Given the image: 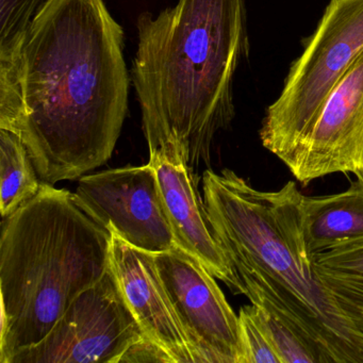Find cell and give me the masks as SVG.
Returning <instances> with one entry per match:
<instances>
[{"mask_svg":"<svg viewBox=\"0 0 363 363\" xmlns=\"http://www.w3.org/2000/svg\"><path fill=\"white\" fill-rule=\"evenodd\" d=\"M203 190L214 238L250 303L288 323L318 363H363V343L320 282L306 247L303 195L295 182L263 192L231 169H208Z\"/></svg>","mask_w":363,"mask_h":363,"instance_id":"cell-3","label":"cell"},{"mask_svg":"<svg viewBox=\"0 0 363 363\" xmlns=\"http://www.w3.org/2000/svg\"><path fill=\"white\" fill-rule=\"evenodd\" d=\"M112 233L75 193L42 182L4 218L0 239V363L39 343L72 301L110 269Z\"/></svg>","mask_w":363,"mask_h":363,"instance_id":"cell-4","label":"cell"},{"mask_svg":"<svg viewBox=\"0 0 363 363\" xmlns=\"http://www.w3.org/2000/svg\"><path fill=\"white\" fill-rule=\"evenodd\" d=\"M239 325L242 363H281L248 305L240 309Z\"/></svg>","mask_w":363,"mask_h":363,"instance_id":"cell-17","label":"cell"},{"mask_svg":"<svg viewBox=\"0 0 363 363\" xmlns=\"http://www.w3.org/2000/svg\"><path fill=\"white\" fill-rule=\"evenodd\" d=\"M175 363L162 347L148 337H142L123 354L118 363Z\"/></svg>","mask_w":363,"mask_h":363,"instance_id":"cell-19","label":"cell"},{"mask_svg":"<svg viewBox=\"0 0 363 363\" xmlns=\"http://www.w3.org/2000/svg\"><path fill=\"white\" fill-rule=\"evenodd\" d=\"M363 50V0H330L259 135L284 165L311 130L327 97Z\"/></svg>","mask_w":363,"mask_h":363,"instance_id":"cell-5","label":"cell"},{"mask_svg":"<svg viewBox=\"0 0 363 363\" xmlns=\"http://www.w3.org/2000/svg\"><path fill=\"white\" fill-rule=\"evenodd\" d=\"M75 195L97 222L135 247L152 254L177 247L150 162L82 176Z\"/></svg>","mask_w":363,"mask_h":363,"instance_id":"cell-7","label":"cell"},{"mask_svg":"<svg viewBox=\"0 0 363 363\" xmlns=\"http://www.w3.org/2000/svg\"><path fill=\"white\" fill-rule=\"evenodd\" d=\"M248 307L281 363H318L311 347L275 312L254 303Z\"/></svg>","mask_w":363,"mask_h":363,"instance_id":"cell-15","label":"cell"},{"mask_svg":"<svg viewBox=\"0 0 363 363\" xmlns=\"http://www.w3.org/2000/svg\"><path fill=\"white\" fill-rule=\"evenodd\" d=\"M303 230L312 257L363 239V171L350 188L327 196H303Z\"/></svg>","mask_w":363,"mask_h":363,"instance_id":"cell-12","label":"cell"},{"mask_svg":"<svg viewBox=\"0 0 363 363\" xmlns=\"http://www.w3.org/2000/svg\"><path fill=\"white\" fill-rule=\"evenodd\" d=\"M150 163L156 169L176 245L199 260L233 293L243 295L241 282L214 238L199 194L197 174L184 157L156 158Z\"/></svg>","mask_w":363,"mask_h":363,"instance_id":"cell-11","label":"cell"},{"mask_svg":"<svg viewBox=\"0 0 363 363\" xmlns=\"http://www.w3.org/2000/svg\"><path fill=\"white\" fill-rule=\"evenodd\" d=\"M42 182L22 137L0 129V212L3 218L37 196Z\"/></svg>","mask_w":363,"mask_h":363,"instance_id":"cell-13","label":"cell"},{"mask_svg":"<svg viewBox=\"0 0 363 363\" xmlns=\"http://www.w3.org/2000/svg\"><path fill=\"white\" fill-rule=\"evenodd\" d=\"M131 82L150 160L209 167L216 133L235 118L233 80L248 52L244 0H179L140 14Z\"/></svg>","mask_w":363,"mask_h":363,"instance_id":"cell-2","label":"cell"},{"mask_svg":"<svg viewBox=\"0 0 363 363\" xmlns=\"http://www.w3.org/2000/svg\"><path fill=\"white\" fill-rule=\"evenodd\" d=\"M50 0H0V61L23 58L33 25Z\"/></svg>","mask_w":363,"mask_h":363,"instance_id":"cell-14","label":"cell"},{"mask_svg":"<svg viewBox=\"0 0 363 363\" xmlns=\"http://www.w3.org/2000/svg\"><path fill=\"white\" fill-rule=\"evenodd\" d=\"M315 267L320 282L328 290L344 318L363 343V278L337 275Z\"/></svg>","mask_w":363,"mask_h":363,"instance_id":"cell-16","label":"cell"},{"mask_svg":"<svg viewBox=\"0 0 363 363\" xmlns=\"http://www.w3.org/2000/svg\"><path fill=\"white\" fill-rule=\"evenodd\" d=\"M111 233L110 265L144 335L175 363H201L163 286L154 254Z\"/></svg>","mask_w":363,"mask_h":363,"instance_id":"cell-10","label":"cell"},{"mask_svg":"<svg viewBox=\"0 0 363 363\" xmlns=\"http://www.w3.org/2000/svg\"><path fill=\"white\" fill-rule=\"evenodd\" d=\"M18 135L42 182L75 180L113 154L128 113L124 30L104 0H50L24 50Z\"/></svg>","mask_w":363,"mask_h":363,"instance_id":"cell-1","label":"cell"},{"mask_svg":"<svg viewBox=\"0 0 363 363\" xmlns=\"http://www.w3.org/2000/svg\"><path fill=\"white\" fill-rule=\"evenodd\" d=\"M144 337L110 265L72 301L42 341L9 363H118Z\"/></svg>","mask_w":363,"mask_h":363,"instance_id":"cell-6","label":"cell"},{"mask_svg":"<svg viewBox=\"0 0 363 363\" xmlns=\"http://www.w3.org/2000/svg\"><path fill=\"white\" fill-rule=\"evenodd\" d=\"M159 275L201 363H242L239 315L216 277L175 247L154 254Z\"/></svg>","mask_w":363,"mask_h":363,"instance_id":"cell-8","label":"cell"},{"mask_svg":"<svg viewBox=\"0 0 363 363\" xmlns=\"http://www.w3.org/2000/svg\"><path fill=\"white\" fill-rule=\"evenodd\" d=\"M286 167L303 186L331 174L363 171V50L327 97Z\"/></svg>","mask_w":363,"mask_h":363,"instance_id":"cell-9","label":"cell"},{"mask_svg":"<svg viewBox=\"0 0 363 363\" xmlns=\"http://www.w3.org/2000/svg\"><path fill=\"white\" fill-rule=\"evenodd\" d=\"M318 269L337 275L363 278V239L347 242L312 257Z\"/></svg>","mask_w":363,"mask_h":363,"instance_id":"cell-18","label":"cell"}]
</instances>
